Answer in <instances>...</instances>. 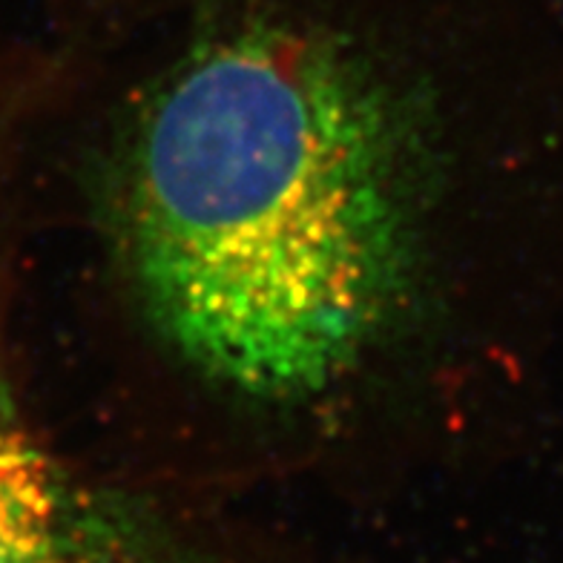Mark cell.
<instances>
[{
	"label": "cell",
	"mask_w": 563,
	"mask_h": 563,
	"mask_svg": "<svg viewBox=\"0 0 563 563\" xmlns=\"http://www.w3.org/2000/svg\"><path fill=\"white\" fill-rule=\"evenodd\" d=\"M121 208L153 319L245 391L325 386L400 288L406 196L383 107L294 32L213 41L164 84Z\"/></svg>",
	"instance_id": "6da1fadb"
},
{
	"label": "cell",
	"mask_w": 563,
	"mask_h": 563,
	"mask_svg": "<svg viewBox=\"0 0 563 563\" xmlns=\"http://www.w3.org/2000/svg\"><path fill=\"white\" fill-rule=\"evenodd\" d=\"M0 563H133L78 529L49 460L3 411Z\"/></svg>",
	"instance_id": "7a4b0ae2"
}]
</instances>
